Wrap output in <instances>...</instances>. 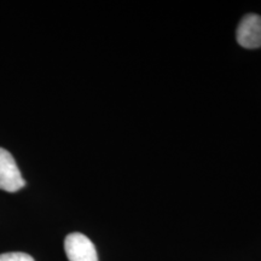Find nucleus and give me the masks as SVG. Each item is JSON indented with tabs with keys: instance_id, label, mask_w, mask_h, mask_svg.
Returning <instances> with one entry per match:
<instances>
[{
	"instance_id": "1",
	"label": "nucleus",
	"mask_w": 261,
	"mask_h": 261,
	"mask_svg": "<svg viewBox=\"0 0 261 261\" xmlns=\"http://www.w3.org/2000/svg\"><path fill=\"white\" fill-rule=\"evenodd\" d=\"M25 185L14 156L0 148V190L16 192Z\"/></svg>"
},
{
	"instance_id": "2",
	"label": "nucleus",
	"mask_w": 261,
	"mask_h": 261,
	"mask_svg": "<svg viewBox=\"0 0 261 261\" xmlns=\"http://www.w3.org/2000/svg\"><path fill=\"white\" fill-rule=\"evenodd\" d=\"M64 249L69 261H98L96 247L83 233L68 234L64 241Z\"/></svg>"
},
{
	"instance_id": "3",
	"label": "nucleus",
	"mask_w": 261,
	"mask_h": 261,
	"mask_svg": "<svg viewBox=\"0 0 261 261\" xmlns=\"http://www.w3.org/2000/svg\"><path fill=\"white\" fill-rule=\"evenodd\" d=\"M236 38L244 48L261 47V16L248 14L238 24Z\"/></svg>"
},
{
	"instance_id": "4",
	"label": "nucleus",
	"mask_w": 261,
	"mask_h": 261,
	"mask_svg": "<svg viewBox=\"0 0 261 261\" xmlns=\"http://www.w3.org/2000/svg\"><path fill=\"white\" fill-rule=\"evenodd\" d=\"M0 261H34V259L24 253H6L0 255Z\"/></svg>"
}]
</instances>
